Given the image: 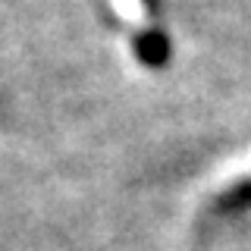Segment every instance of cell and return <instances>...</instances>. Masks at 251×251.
Instances as JSON below:
<instances>
[{
  "instance_id": "obj_1",
  "label": "cell",
  "mask_w": 251,
  "mask_h": 251,
  "mask_svg": "<svg viewBox=\"0 0 251 251\" xmlns=\"http://www.w3.org/2000/svg\"><path fill=\"white\" fill-rule=\"evenodd\" d=\"M110 3H113V10L120 13L126 22L145 25V6H141V0H110Z\"/></svg>"
}]
</instances>
